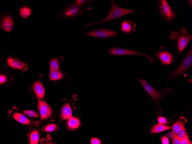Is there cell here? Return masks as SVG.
Instances as JSON below:
<instances>
[{
	"label": "cell",
	"mask_w": 192,
	"mask_h": 144,
	"mask_svg": "<svg viewBox=\"0 0 192 144\" xmlns=\"http://www.w3.org/2000/svg\"><path fill=\"white\" fill-rule=\"evenodd\" d=\"M192 68V45L178 65L169 72L166 80H173L187 74Z\"/></svg>",
	"instance_id": "1"
},
{
	"label": "cell",
	"mask_w": 192,
	"mask_h": 144,
	"mask_svg": "<svg viewBox=\"0 0 192 144\" xmlns=\"http://www.w3.org/2000/svg\"><path fill=\"white\" fill-rule=\"evenodd\" d=\"M137 10L128 9L120 7L117 5L114 0L111 1V8L110 11L106 17L101 21L97 22H92L89 23L83 27L86 29L91 25H96L111 21L120 17L135 11Z\"/></svg>",
	"instance_id": "2"
},
{
	"label": "cell",
	"mask_w": 192,
	"mask_h": 144,
	"mask_svg": "<svg viewBox=\"0 0 192 144\" xmlns=\"http://www.w3.org/2000/svg\"><path fill=\"white\" fill-rule=\"evenodd\" d=\"M171 35L169 39L171 40L177 41V46L178 53H181L185 47L192 40V36L189 34L185 26L181 28L178 31L170 32Z\"/></svg>",
	"instance_id": "3"
},
{
	"label": "cell",
	"mask_w": 192,
	"mask_h": 144,
	"mask_svg": "<svg viewBox=\"0 0 192 144\" xmlns=\"http://www.w3.org/2000/svg\"><path fill=\"white\" fill-rule=\"evenodd\" d=\"M90 7L85 8L75 2L66 6L60 12L59 17L66 20H74L78 18L86 11L91 9Z\"/></svg>",
	"instance_id": "4"
},
{
	"label": "cell",
	"mask_w": 192,
	"mask_h": 144,
	"mask_svg": "<svg viewBox=\"0 0 192 144\" xmlns=\"http://www.w3.org/2000/svg\"><path fill=\"white\" fill-rule=\"evenodd\" d=\"M137 79L156 105H159L162 97L170 93L172 91V89L165 88H163L160 90H158L151 86L144 79L142 78H137Z\"/></svg>",
	"instance_id": "5"
},
{
	"label": "cell",
	"mask_w": 192,
	"mask_h": 144,
	"mask_svg": "<svg viewBox=\"0 0 192 144\" xmlns=\"http://www.w3.org/2000/svg\"><path fill=\"white\" fill-rule=\"evenodd\" d=\"M159 49L156 51L154 56L163 66H171L178 60V56L168 49V47L159 46Z\"/></svg>",
	"instance_id": "6"
},
{
	"label": "cell",
	"mask_w": 192,
	"mask_h": 144,
	"mask_svg": "<svg viewBox=\"0 0 192 144\" xmlns=\"http://www.w3.org/2000/svg\"><path fill=\"white\" fill-rule=\"evenodd\" d=\"M108 53L110 55L113 56L125 55L140 56L147 59L151 64H154L155 62L158 60V59L154 60L155 57L151 56L142 51L122 47H112L108 50Z\"/></svg>",
	"instance_id": "7"
},
{
	"label": "cell",
	"mask_w": 192,
	"mask_h": 144,
	"mask_svg": "<svg viewBox=\"0 0 192 144\" xmlns=\"http://www.w3.org/2000/svg\"><path fill=\"white\" fill-rule=\"evenodd\" d=\"M121 33V32L107 28L102 27L88 32L84 33L83 35L103 39L113 37Z\"/></svg>",
	"instance_id": "8"
},
{
	"label": "cell",
	"mask_w": 192,
	"mask_h": 144,
	"mask_svg": "<svg viewBox=\"0 0 192 144\" xmlns=\"http://www.w3.org/2000/svg\"><path fill=\"white\" fill-rule=\"evenodd\" d=\"M159 4L160 12L164 19L168 21L176 19V15L166 0H159Z\"/></svg>",
	"instance_id": "9"
},
{
	"label": "cell",
	"mask_w": 192,
	"mask_h": 144,
	"mask_svg": "<svg viewBox=\"0 0 192 144\" xmlns=\"http://www.w3.org/2000/svg\"><path fill=\"white\" fill-rule=\"evenodd\" d=\"M7 65L11 68L20 70L24 73L27 70L28 65L18 58L7 55L6 56Z\"/></svg>",
	"instance_id": "10"
},
{
	"label": "cell",
	"mask_w": 192,
	"mask_h": 144,
	"mask_svg": "<svg viewBox=\"0 0 192 144\" xmlns=\"http://www.w3.org/2000/svg\"><path fill=\"white\" fill-rule=\"evenodd\" d=\"M1 26L4 30L9 32L12 30L14 25L12 16L8 13L2 14L0 18Z\"/></svg>",
	"instance_id": "11"
},
{
	"label": "cell",
	"mask_w": 192,
	"mask_h": 144,
	"mask_svg": "<svg viewBox=\"0 0 192 144\" xmlns=\"http://www.w3.org/2000/svg\"><path fill=\"white\" fill-rule=\"evenodd\" d=\"M38 106L42 120L51 116L52 114V109L45 101L41 99H39Z\"/></svg>",
	"instance_id": "12"
},
{
	"label": "cell",
	"mask_w": 192,
	"mask_h": 144,
	"mask_svg": "<svg viewBox=\"0 0 192 144\" xmlns=\"http://www.w3.org/2000/svg\"><path fill=\"white\" fill-rule=\"evenodd\" d=\"M121 29L125 34H130L133 33L136 27V24L130 20H123L121 22Z\"/></svg>",
	"instance_id": "13"
},
{
	"label": "cell",
	"mask_w": 192,
	"mask_h": 144,
	"mask_svg": "<svg viewBox=\"0 0 192 144\" xmlns=\"http://www.w3.org/2000/svg\"><path fill=\"white\" fill-rule=\"evenodd\" d=\"M35 94L39 99L43 98L45 94V90L43 84L40 81L35 82L33 85Z\"/></svg>",
	"instance_id": "14"
},
{
	"label": "cell",
	"mask_w": 192,
	"mask_h": 144,
	"mask_svg": "<svg viewBox=\"0 0 192 144\" xmlns=\"http://www.w3.org/2000/svg\"><path fill=\"white\" fill-rule=\"evenodd\" d=\"M72 116V111L70 104L69 103H66L63 106L61 110V119L62 120L68 119Z\"/></svg>",
	"instance_id": "15"
},
{
	"label": "cell",
	"mask_w": 192,
	"mask_h": 144,
	"mask_svg": "<svg viewBox=\"0 0 192 144\" xmlns=\"http://www.w3.org/2000/svg\"><path fill=\"white\" fill-rule=\"evenodd\" d=\"M12 117L15 120L22 124L28 125L32 122L30 120L20 113L15 112L13 114Z\"/></svg>",
	"instance_id": "16"
},
{
	"label": "cell",
	"mask_w": 192,
	"mask_h": 144,
	"mask_svg": "<svg viewBox=\"0 0 192 144\" xmlns=\"http://www.w3.org/2000/svg\"><path fill=\"white\" fill-rule=\"evenodd\" d=\"M64 58L59 56L57 58L51 59L49 62V67L50 70H59V65Z\"/></svg>",
	"instance_id": "17"
},
{
	"label": "cell",
	"mask_w": 192,
	"mask_h": 144,
	"mask_svg": "<svg viewBox=\"0 0 192 144\" xmlns=\"http://www.w3.org/2000/svg\"><path fill=\"white\" fill-rule=\"evenodd\" d=\"M39 138V132L38 129H34L30 132L29 134L28 139L30 144H37Z\"/></svg>",
	"instance_id": "18"
},
{
	"label": "cell",
	"mask_w": 192,
	"mask_h": 144,
	"mask_svg": "<svg viewBox=\"0 0 192 144\" xmlns=\"http://www.w3.org/2000/svg\"><path fill=\"white\" fill-rule=\"evenodd\" d=\"M171 128L170 127L158 123L153 126L151 128L150 131L151 133H156Z\"/></svg>",
	"instance_id": "19"
},
{
	"label": "cell",
	"mask_w": 192,
	"mask_h": 144,
	"mask_svg": "<svg viewBox=\"0 0 192 144\" xmlns=\"http://www.w3.org/2000/svg\"><path fill=\"white\" fill-rule=\"evenodd\" d=\"M80 124V121L77 118L71 116L68 120L67 125L70 129H74L78 128Z\"/></svg>",
	"instance_id": "20"
},
{
	"label": "cell",
	"mask_w": 192,
	"mask_h": 144,
	"mask_svg": "<svg viewBox=\"0 0 192 144\" xmlns=\"http://www.w3.org/2000/svg\"><path fill=\"white\" fill-rule=\"evenodd\" d=\"M185 123L181 120H177L174 122L172 127V132L178 134L180 131L184 128Z\"/></svg>",
	"instance_id": "21"
},
{
	"label": "cell",
	"mask_w": 192,
	"mask_h": 144,
	"mask_svg": "<svg viewBox=\"0 0 192 144\" xmlns=\"http://www.w3.org/2000/svg\"><path fill=\"white\" fill-rule=\"evenodd\" d=\"M50 78L52 80H58L62 78L63 75L62 72L59 70H50Z\"/></svg>",
	"instance_id": "22"
},
{
	"label": "cell",
	"mask_w": 192,
	"mask_h": 144,
	"mask_svg": "<svg viewBox=\"0 0 192 144\" xmlns=\"http://www.w3.org/2000/svg\"><path fill=\"white\" fill-rule=\"evenodd\" d=\"M32 11V9L27 6L22 7L20 9V13L22 18H28L31 14Z\"/></svg>",
	"instance_id": "23"
},
{
	"label": "cell",
	"mask_w": 192,
	"mask_h": 144,
	"mask_svg": "<svg viewBox=\"0 0 192 144\" xmlns=\"http://www.w3.org/2000/svg\"><path fill=\"white\" fill-rule=\"evenodd\" d=\"M94 1V0H75L74 2L83 6L91 4Z\"/></svg>",
	"instance_id": "24"
},
{
	"label": "cell",
	"mask_w": 192,
	"mask_h": 144,
	"mask_svg": "<svg viewBox=\"0 0 192 144\" xmlns=\"http://www.w3.org/2000/svg\"><path fill=\"white\" fill-rule=\"evenodd\" d=\"M172 144H181L180 140L177 135L172 132L170 133Z\"/></svg>",
	"instance_id": "25"
},
{
	"label": "cell",
	"mask_w": 192,
	"mask_h": 144,
	"mask_svg": "<svg viewBox=\"0 0 192 144\" xmlns=\"http://www.w3.org/2000/svg\"><path fill=\"white\" fill-rule=\"evenodd\" d=\"M25 114L31 117H38L39 116L37 113L34 111L30 110H24L22 111Z\"/></svg>",
	"instance_id": "26"
},
{
	"label": "cell",
	"mask_w": 192,
	"mask_h": 144,
	"mask_svg": "<svg viewBox=\"0 0 192 144\" xmlns=\"http://www.w3.org/2000/svg\"><path fill=\"white\" fill-rule=\"evenodd\" d=\"M56 125L55 124H51L46 125L44 128V130L46 132H51L53 131L55 129Z\"/></svg>",
	"instance_id": "27"
},
{
	"label": "cell",
	"mask_w": 192,
	"mask_h": 144,
	"mask_svg": "<svg viewBox=\"0 0 192 144\" xmlns=\"http://www.w3.org/2000/svg\"><path fill=\"white\" fill-rule=\"evenodd\" d=\"M178 135L179 140L188 137L187 133L184 130V128H182L180 131Z\"/></svg>",
	"instance_id": "28"
},
{
	"label": "cell",
	"mask_w": 192,
	"mask_h": 144,
	"mask_svg": "<svg viewBox=\"0 0 192 144\" xmlns=\"http://www.w3.org/2000/svg\"><path fill=\"white\" fill-rule=\"evenodd\" d=\"M90 142L91 144H101V141L97 137H93L90 139Z\"/></svg>",
	"instance_id": "29"
},
{
	"label": "cell",
	"mask_w": 192,
	"mask_h": 144,
	"mask_svg": "<svg viewBox=\"0 0 192 144\" xmlns=\"http://www.w3.org/2000/svg\"><path fill=\"white\" fill-rule=\"evenodd\" d=\"M158 120L159 122L161 124H169V122L164 117H160L158 118Z\"/></svg>",
	"instance_id": "30"
},
{
	"label": "cell",
	"mask_w": 192,
	"mask_h": 144,
	"mask_svg": "<svg viewBox=\"0 0 192 144\" xmlns=\"http://www.w3.org/2000/svg\"><path fill=\"white\" fill-rule=\"evenodd\" d=\"M181 144H192V142L189 139L188 137L180 140Z\"/></svg>",
	"instance_id": "31"
},
{
	"label": "cell",
	"mask_w": 192,
	"mask_h": 144,
	"mask_svg": "<svg viewBox=\"0 0 192 144\" xmlns=\"http://www.w3.org/2000/svg\"><path fill=\"white\" fill-rule=\"evenodd\" d=\"M7 80L6 76L3 74H1L0 76V84L4 83Z\"/></svg>",
	"instance_id": "32"
},
{
	"label": "cell",
	"mask_w": 192,
	"mask_h": 144,
	"mask_svg": "<svg viewBox=\"0 0 192 144\" xmlns=\"http://www.w3.org/2000/svg\"><path fill=\"white\" fill-rule=\"evenodd\" d=\"M162 142L163 144H169V141L167 137H163L162 139Z\"/></svg>",
	"instance_id": "33"
},
{
	"label": "cell",
	"mask_w": 192,
	"mask_h": 144,
	"mask_svg": "<svg viewBox=\"0 0 192 144\" xmlns=\"http://www.w3.org/2000/svg\"><path fill=\"white\" fill-rule=\"evenodd\" d=\"M187 1H188V3L189 4L190 6H191V8H192V2L190 3L191 0H188Z\"/></svg>",
	"instance_id": "34"
}]
</instances>
